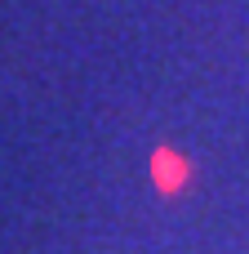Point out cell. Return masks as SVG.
<instances>
[{
	"mask_svg": "<svg viewBox=\"0 0 249 254\" xmlns=\"http://www.w3.org/2000/svg\"><path fill=\"white\" fill-rule=\"evenodd\" d=\"M156 174H160V188H178V183H169V179L187 174V165H174V161H169V152H160V156H156Z\"/></svg>",
	"mask_w": 249,
	"mask_h": 254,
	"instance_id": "1",
	"label": "cell"
}]
</instances>
